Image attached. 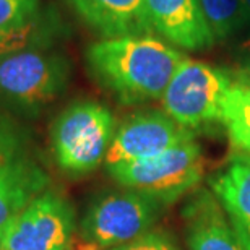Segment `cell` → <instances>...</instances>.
Returning <instances> with one entry per match:
<instances>
[{
  "label": "cell",
  "instance_id": "5bb4252c",
  "mask_svg": "<svg viewBox=\"0 0 250 250\" xmlns=\"http://www.w3.org/2000/svg\"><path fill=\"white\" fill-rule=\"evenodd\" d=\"M223 125L236 153H250V80L237 77L224 106Z\"/></svg>",
  "mask_w": 250,
  "mask_h": 250
},
{
  "label": "cell",
  "instance_id": "ffe728a7",
  "mask_svg": "<svg viewBox=\"0 0 250 250\" xmlns=\"http://www.w3.org/2000/svg\"><path fill=\"white\" fill-rule=\"evenodd\" d=\"M242 2H244V10H246L247 24H250V0H242Z\"/></svg>",
  "mask_w": 250,
  "mask_h": 250
},
{
  "label": "cell",
  "instance_id": "d6986e66",
  "mask_svg": "<svg viewBox=\"0 0 250 250\" xmlns=\"http://www.w3.org/2000/svg\"><path fill=\"white\" fill-rule=\"evenodd\" d=\"M237 65L242 77L250 80V38H247L237 49Z\"/></svg>",
  "mask_w": 250,
  "mask_h": 250
},
{
  "label": "cell",
  "instance_id": "5b68a950",
  "mask_svg": "<svg viewBox=\"0 0 250 250\" xmlns=\"http://www.w3.org/2000/svg\"><path fill=\"white\" fill-rule=\"evenodd\" d=\"M107 172L124 188L167 205L200 186L205 174V158L200 145L190 140L158 156L111 166Z\"/></svg>",
  "mask_w": 250,
  "mask_h": 250
},
{
  "label": "cell",
  "instance_id": "4fadbf2b",
  "mask_svg": "<svg viewBox=\"0 0 250 250\" xmlns=\"http://www.w3.org/2000/svg\"><path fill=\"white\" fill-rule=\"evenodd\" d=\"M209 186L244 250H250V153H236L228 166L213 176Z\"/></svg>",
  "mask_w": 250,
  "mask_h": 250
},
{
  "label": "cell",
  "instance_id": "7c38bea8",
  "mask_svg": "<svg viewBox=\"0 0 250 250\" xmlns=\"http://www.w3.org/2000/svg\"><path fill=\"white\" fill-rule=\"evenodd\" d=\"M67 3L103 39L153 34L145 0H67Z\"/></svg>",
  "mask_w": 250,
  "mask_h": 250
},
{
  "label": "cell",
  "instance_id": "ac0fdd59",
  "mask_svg": "<svg viewBox=\"0 0 250 250\" xmlns=\"http://www.w3.org/2000/svg\"><path fill=\"white\" fill-rule=\"evenodd\" d=\"M111 250H181V249L166 234L158 231H149L145 236L138 237L137 241L124 244V246Z\"/></svg>",
  "mask_w": 250,
  "mask_h": 250
},
{
  "label": "cell",
  "instance_id": "277c9868",
  "mask_svg": "<svg viewBox=\"0 0 250 250\" xmlns=\"http://www.w3.org/2000/svg\"><path fill=\"white\" fill-rule=\"evenodd\" d=\"M236 80L228 70L186 57L163 94V109L193 132L203 125L223 124L224 106Z\"/></svg>",
  "mask_w": 250,
  "mask_h": 250
},
{
  "label": "cell",
  "instance_id": "8fae6325",
  "mask_svg": "<svg viewBox=\"0 0 250 250\" xmlns=\"http://www.w3.org/2000/svg\"><path fill=\"white\" fill-rule=\"evenodd\" d=\"M184 232L190 250H244L213 192H195L184 208Z\"/></svg>",
  "mask_w": 250,
  "mask_h": 250
},
{
  "label": "cell",
  "instance_id": "7a4b0ae2",
  "mask_svg": "<svg viewBox=\"0 0 250 250\" xmlns=\"http://www.w3.org/2000/svg\"><path fill=\"white\" fill-rule=\"evenodd\" d=\"M70 62L61 54L28 47L0 56V106L38 116L70 82Z\"/></svg>",
  "mask_w": 250,
  "mask_h": 250
},
{
  "label": "cell",
  "instance_id": "3957f363",
  "mask_svg": "<svg viewBox=\"0 0 250 250\" xmlns=\"http://www.w3.org/2000/svg\"><path fill=\"white\" fill-rule=\"evenodd\" d=\"M116 133L112 112L101 103L80 99L68 104L51 127V146L57 166L70 176L99 167Z\"/></svg>",
  "mask_w": 250,
  "mask_h": 250
},
{
  "label": "cell",
  "instance_id": "6da1fadb",
  "mask_svg": "<svg viewBox=\"0 0 250 250\" xmlns=\"http://www.w3.org/2000/svg\"><path fill=\"white\" fill-rule=\"evenodd\" d=\"M184 59L153 34L101 39L86 49L93 78L125 106L161 99Z\"/></svg>",
  "mask_w": 250,
  "mask_h": 250
},
{
  "label": "cell",
  "instance_id": "8992f818",
  "mask_svg": "<svg viewBox=\"0 0 250 250\" xmlns=\"http://www.w3.org/2000/svg\"><path fill=\"white\" fill-rule=\"evenodd\" d=\"M164 205L135 190L104 193L84 214L80 231L89 250H111L151 231Z\"/></svg>",
  "mask_w": 250,
  "mask_h": 250
},
{
  "label": "cell",
  "instance_id": "52a82bcc",
  "mask_svg": "<svg viewBox=\"0 0 250 250\" xmlns=\"http://www.w3.org/2000/svg\"><path fill=\"white\" fill-rule=\"evenodd\" d=\"M49 182L26 132L0 116V232L34 198L49 190Z\"/></svg>",
  "mask_w": 250,
  "mask_h": 250
},
{
  "label": "cell",
  "instance_id": "9c48e42d",
  "mask_svg": "<svg viewBox=\"0 0 250 250\" xmlns=\"http://www.w3.org/2000/svg\"><path fill=\"white\" fill-rule=\"evenodd\" d=\"M195 140V132L182 127L164 111H138L116 128L106 154V167L158 156L177 145Z\"/></svg>",
  "mask_w": 250,
  "mask_h": 250
},
{
  "label": "cell",
  "instance_id": "44dd1931",
  "mask_svg": "<svg viewBox=\"0 0 250 250\" xmlns=\"http://www.w3.org/2000/svg\"><path fill=\"white\" fill-rule=\"evenodd\" d=\"M0 250H5V247H3V236H2V232H0Z\"/></svg>",
  "mask_w": 250,
  "mask_h": 250
},
{
  "label": "cell",
  "instance_id": "ba28073f",
  "mask_svg": "<svg viewBox=\"0 0 250 250\" xmlns=\"http://www.w3.org/2000/svg\"><path fill=\"white\" fill-rule=\"evenodd\" d=\"M75 211L61 193L46 190L2 231L5 250H68Z\"/></svg>",
  "mask_w": 250,
  "mask_h": 250
},
{
  "label": "cell",
  "instance_id": "2e32d148",
  "mask_svg": "<svg viewBox=\"0 0 250 250\" xmlns=\"http://www.w3.org/2000/svg\"><path fill=\"white\" fill-rule=\"evenodd\" d=\"M41 0H0V33H15L42 24Z\"/></svg>",
  "mask_w": 250,
  "mask_h": 250
},
{
  "label": "cell",
  "instance_id": "e0dca14e",
  "mask_svg": "<svg viewBox=\"0 0 250 250\" xmlns=\"http://www.w3.org/2000/svg\"><path fill=\"white\" fill-rule=\"evenodd\" d=\"M52 23H42L36 28L15 33H0V56L28 47H46L51 41Z\"/></svg>",
  "mask_w": 250,
  "mask_h": 250
},
{
  "label": "cell",
  "instance_id": "30bf717a",
  "mask_svg": "<svg viewBox=\"0 0 250 250\" xmlns=\"http://www.w3.org/2000/svg\"><path fill=\"white\" fill-rule=\"evenodd\" d=\"M153 33L186 51H205L216 42L198 0H145Z\"/></svg>",
  "mask_w": 250,
  "mask_h": 250
},
{
  "label": "cell",
  "instance_id": "9a60e30c",
  "mask_svg": "<svg viewBox=\"0 0 250 250\" xmlns=\"http://www.w3.org/2000/svg\"><path fill=\"white\" fill-rule=\"evenodd\" d=\"M209 29L218 39H226L247 24L242 0H198Z\"/></svg>",
  "mask_w": 250,
  "mask_h": 250
}]
</instances>
